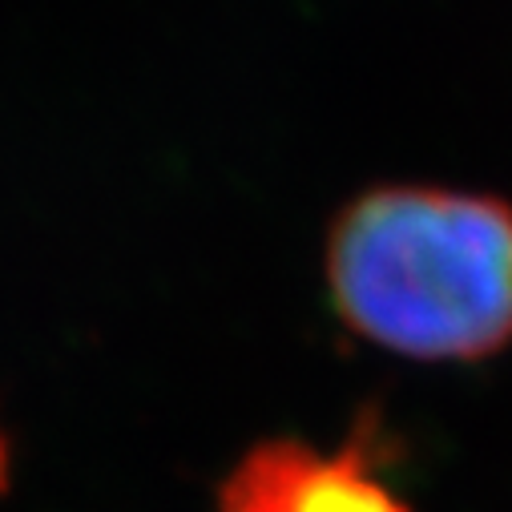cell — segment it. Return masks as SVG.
<instances>
[{
  "label": "cell",
  "instance_id": "1",
  "mask_svg": "<svg viewBox=\"0 0 512 512\" xmlns=\"http://www.w3.org/2000/svg\"><path fill=\"white\" fill-rule=\"evenodd\" d=\"M327 279L355 335L408 359H484L512 343V206L371 190L335 218Z\"/></svg>",
  "mask_w": 512,
  "mask_h": 512
},
{
  "label": "cell",
  "instance_id": "2",
  "mask_svg": "<svg viewBox=\"0 0 512 512\" xmlns=\"http://www.w3.org/2000/svg\"><path fill=\"white\" fill-rule=\"evenodd\" d=\"M226 512H404V504L367 472L355 448L323 456L271 444L234 472Z\"/></svg>",
  "mask_w": 512,
  "mask_h": 512
},
{
  "label": "cell",
  "instance_id": "3",
  "mask_svg": "<svg viewBox=\"0 0 512 512\" xmlns=\"http://www.w3.org/2000/svg\"><path fill=\"white\" fill-rule=\"evenodd\" d=\"M0 464H5V448H0Z\"/></svg>",
  "mask_w": 512,
  "mask_h": 512
}]
</instances>
